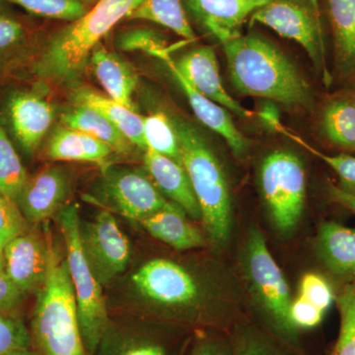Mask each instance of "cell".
<instances>
[{"label": "cell", "mask_w": 355, "mask_h": 355, "mask_svg": "<svg viewBox=\"0 0 355 355\" xmlns=\"http://www.w3.org/2000/svg\"><path fill=\"white\" fill-rule=\"evenodd\" d=\"M30 333L39 355H88L67 259L58 254L51 238L48 275L36 291Z\"/></svg>", "instance_id": "7a4b0ae2"}, {"label": "cell", "mask_w": 355, "mask_h": 355, "mask_svg": "<svg viewBox=\"0 0 355 355\" xmlns=\"http://www.w3.org/2000/svg\"><path fill=\"white\" fill-rule=\"evenodd\" d=\"M79 234L84 256L102 286L125 270L130 244L111 211L102 209L94 220L80 221Z\"/></svg>", "instance_id": "30bf717a"}, {"label": "cell", "mask_w": 355, "mask_h": 355, "mask_svg": "<svg viewBox=\"0 0 355 355\" xmlns=\"http://www.w3.org/2000/svg\"><path fill=\"white\" fill-rule=\"evenodd\" d=\"M231 345L232 355H282L263 336L250 330L240 333Z\"/></svg>", "instance_id": "ab89813d"}, {"label": "cell", "mask_w": 355, "mask_h": 355, "mask_svg": "<svg viewBox=\"0 0 355 355\" xmlns=\"http://www.w3.org/2000/svg\"><path fill=\"white\" fill-rule=\"evenodd\" d=\"M309 2L311 7H312L313 10H314L315 14L320 18V4L319 0H308Z\"/></svg>", "instance_id": "f6af8a7d"}, {"label": "cell", "mask_w": 355, "mask_h": 355, "mask_svg": "<svg viewBox=\"0 0 355 355\" xmlns=\"http://www.w3.org/2000/svg\"><path fill=\"white\" fill-rule=\"evenodd\" d=\"M2 250H3V248H2L1 245H0V253H1Z\"/></svg>", "instance_id": "c3c4849f"}, {"label": "cell", "mask_w": 355, "mask_h": 355, "mask_svg": "<svg viewBox=\"0 0 355 355\" xmlns=\"http://www.w3.org/2000/svg\"><path fill=\"white\" fill-rule=\"evenodd\" d=\"M181 162L190 178L205 228L217 245L225 244L231 228V200L225 174L216 154L191 123L173 120Z\"/></svg>", "instance_id": "277c9868"}, {"label": "cell", "mask_w": 355, "mask_h": 355, "mask_svg": "<svg viewBox=\"0 0 355 355\" xmlns=\"http://www.w3.org/2000/svg\"><path fill=\"white\" fill-rule=\"evenodd\" d=\"M144 132L147 148L181 163L179 139L173 119L163 112L144 118Z\"/></svg>", "instance_id": "83f0119b"}, {"label": "cell", "mask_w": 355, "mask_h": 355, "mask_svg": "<svg viewBox=\"0 0 355 355\" xmlns=\"http://www.w3.org/2000/svg\"><path fill=\"white\" fill-rule=\"evenodd\" d=\"M144 0H98L83 16L58 32L35 62V73L64 83L78 76L100 44L120 21L128 18Z\"/></svg>", "instance_id": "3957f363"}, {"label": "cell", "mask_w": 355, "mask_h": 355, "mask_svg": "<svg viewBox=\"0 0 355 355\" xmlns=\"http://www.w3.org/2000/svg\"><path fill=\"white\" fill-rule=\"evenodd\" d=\"M336 55L347 71L355 69V0H328Z\"/></svg>", "instance_id": "484cf974"}, {"label": "cell", "mask_w": 355, "mask_h": 355, "mask_svg": "<svg viewBox=\"0 0 355 355\" xmlns=\"http://www.w3.org/2000/svg\"><path fill=\"white\" fill-rule=\"evenodd\" d=\"M22 7L41 17L76 21L87 12L81 0H0Z\"/></svg>", "instance_id": "1f68e13d"}, {"label": "cell", "mask_w": 355, "mask_h": 355, "mask_svg": "<svg viewBox=\"0 0 355 355\" xmlns=\"http://www.w3.org/2000/svg\"><path fill=\"white\" fill-rule=\"evenodd\" d=\"M263 198L273 223L284 234L296 227L304 209V167L295 154L277 150L268 154L261 169Z\"/></svg>", "instance_id": "8992f818"}, {"label": "cell", "mask_w": 355, "mask_h": 355, "mask_svg": "<svg viewBox=\"0 0 355 355\" xmlns=\"http://www.w3.org/2000/svg\"><path fill=\"white\" fill-rule=\"evenodd\" d=\"M88 198L104 209L137 222L161 210L178 207L163 197L150 177L144 172L114 166L102 169L96 195Z\"/></svg>", "instance_id": "52a82bcc"}, {"label": "cell", "mask_w": 355, "mask_h": 355, "mask_svg": "<svg viewBox=\"0 0 355 355\" xmlns=\"http://www.w3.org/2000/svg\"><path fill=\"white\" fill-rule=\"evenodd\" d=\"M191 355H232V345L222 340H203L195 347Z\"/></svg>", "instance_id": "b9f144b4"}, {"label": "cell", "mask_w": 355, "mask_h": 355, "mask_svg": "<svg viewBox=\"0 0 355 355\" xmlns=\"http://www.w3.org/2000/svg\"><path fill=\"white\" fill-rule=\"evenodd\" d=\"M252 24L265 25L279 36L300 44L318 70L323 71L324 81H331L326 67L321 21L309 2L303 0H273L257 9L251 17Z\"/></svg>", "instance_id": "9c48e42d"}, {"label": "cell", "mask_w": 355, "mask_h": 355, "mask_svg": "<svg viewBox=\"0 0 355 355\" xmlns=\"http://www.w3.org/2000/svg\"><path fill=\"white\" fill-rule=\"evenodd\" d=\"M144 165L149 177L161 193L193 219L202 218V211L193 193L190 178L181 163L147 148Z\"/></svg>", "instance_id": "e0dca14e"}, {"label": "cell", "mask_w": 355, "mask_h": 355, "mask_svg": "<svg viewBox=\"0 0 355 355\" xmlns=\"http://www.w3.org/2000/svg\"><path fill=\"white\" fill-rule=\"evenodd\" d=\"M340 333L330 355H355V284L349 282L338 297Z\"/></svg>", "instance_id": "4dcf8cb0"}, {"label": "cell", "mask_w": 355, "mask_h": 355, "mask_svg": "<svg viewBox=\"0 0 355 355\" xmlns=\"http://www.w3.org/2000/svg\"><path fill=\"white\" fill-rule=\"evenodd\" d=\"M321 127L334 146L355 153V94L331 99L323 110Z\"/></svg>", "instance_id": "d4e9b609"}, {"label": "cell", "mask_w": 355, "mask_h": 355, "mask_svg": "<svg viewBox=\"0 0 355 355\" xmlns=\"http://www.w3.org/2000/svg\"><path fill=\"white\" fill-rule=\"evenodd\" d=\"M67 249L70 279L76 293L77 316L88 355H94L109 329L108 312L99 284L84 256L79 234L78 207L67 205L57 216Z\"/></svg>", "instance_id": "5b68a950"}, {"label": "cell", "mask_w": 355, "mask_h": 355, "mask_svg": "<svg viewBox=\"0 0 355 355\" xmlns=\"http://www.w3.org/2000/svg\"><path fill=\"white\" fill-rule=\"evenodd\" d=\"M97 350L98 355H166L164 347L157 343L132 336L110 338L107 334L103 336Z\"/></svg>", "instance_id": "d6a6232c"}, {"label": "cell", "mask_w": 355, "mask_h": 355, "mask_svg": "<svg viewBox=\"0 0 355 355\" xmlns=\"http://www.w3.org/2000/svg\"><path fill=\"white\" fill-rule=\"evenodd\" d=\"M3 355H39L37 354L36 350H33L32 349H17L13 350V352H7V354Z\"/></svg>", "instance_id": "ee69618b"}, {"label": "cell", "mask_w": 355, "mask_h": 355, "mask_svg": "<svg viewBox=\"0 0 355 355\" xmlns=\"http://www.w3.org/2000/svg\"><path fill=\"white\" fill-rule=\"evenodd\" d=\"M28 178L19 155L0 121V191L16 202Z\"/></svg>", "instance_id": "f1b7e54d"}, {"label": "cell", "mask_w": 355, "mask_h": 355, "mask_svg": "<svg viewBox=\"0 0 355 355\" xmlns=\"http://www.w3.org/2000/svg\"><path fill=\"white\" fill-rule=\"evenodd\" d=\"M51 234L25 231L3 248L4 266L11 282L23 294L36 292L44 284L50 263Z\"/></svg>", "instance_id": "8fae6325"}, {"label": "cell", "mask_w": 355, "mask_h": 355, "mask_svg": "<svg viewBox=\"0 0 355 355\" xmlns=\"http://www.w3.org/2000/svg\"><path fill=\"white\" fill-rule=\"evenodd\" d=\"M324 313L305 298L299 297L292 302L289 317L296 335L300 330L315 328L323 320Z\"/></svg>", "instance_id": "f35d334b"}, {"label": "cell", "mask_w": 355, "mask_h": 355, "mask_svg": "<svg viewBox=\"0 0 355 355\" xmlns=\"http://www.w3.org/2000/svg\"><path fill=\"white\" fill-rule=\"evenodd\" d=\"M317 244L320 257L330 272L349 282L355 280V228L335 221L324 222Z\"/></svg>", "instance_id": "ffe728a7"}, {"label": "cell", "mask_w": 355, "mask_h": 355, "mask_svg": "<svg viewBox=\"0 0 355 355\" xmlns=\"http://www.w3.org/2000/svg\"><path fill=\"white\" fill-rule=\"evenodd\" d=\"M247 263L254 291L265 308L272 330L284 342H297L289 317L291 298L286 277L266 247L260 231L253 229L247 243Z\"/></svg>", "instance_id": "ba28073f"}, {"label": "cell", "mask_w": 355, "mask_h": 355, "mask_svg": "<svg viewBox=\"0 0 355 355\" xmlns=\"http://www.w3.org/2000/svg\"><path fill=\"white\" fill-rule=\"evenodd\" d=\"M151 55L163 60L167 65L177 83L183 89L184 95L188 98L191 109L198 120L202 121L205 127L223 137L235 156H244L248 149L246 137L236 127L228 110L196 90L178 71L175 67L174 60L170 58L167 50L155 51Z\"/></svg>", "instance_id": "2e32d148"}, {"label": "cell", "mask_w": 355, "mask_h": 355, "mask_svg": "<svg viewBox=\"0 0 355 355\" xmlns=\"http://www.w3.org/2000/svg\"><path fill=\"white\" fill-rule=\"evenodd\" d=\"M222 46L231 83L238 92L292 108L312 106L309 84L275 44L256 35L240 34Z\"/></svg>", "instance_id": "6da1fadb"}, {"label": "cell", "mask_w": 355, "mask_h": 355, "mask_svg": "<svg viewBox=\"0 0 355 355\" xmlns=\"http://www.w3.org/2000/svg\"><path fill=\"white\" fill-rule=\"evenodd\" d=\"M29 229L17 203L0 191V245L4 248L16 236Z\"/></svg>", "instance_id": "d590c367"}, {"label": "cell", "mask_w": 355, "mask_h": 355, "mask_svg": "<svg viewBox=\"0 0 355 355\" xmlns=\"http://www.w3.org/2000/svg\"><path fill=\"white\" fill-rule=\"evenodd\" d=\"M174 64L182 76L205 97L241 119L254 116L253 112L244 108L224 88L219 73L218 60L211 46L193 49L174 62Z\"/></svg>", "instance_id": "9a60e30c"}, {"label": "cell", "mask_w": 355, "mask_h": 355, "mask_svg": "<svg viewBox=\"0 0 355 355\" xmlns=\"http://www.w3.org/2000/svg\"><path fill=\"white\" fill-rule=\"evenodd\" d=\"M128 19L151 21L168 28L187 41L196 40L182 0H144Z\"/></svg>", "instance_id": "4316f807"}, {"label": "cell", "mask_w": 355, "mask_h": 355, "mask_svg": "<svg viewBox=\"0 0 355 355\" xmlns=\"http://www.w3.org/2000/svg\"><path fill=\"white\" fill-rule=\"evenodd\" d=\"M354 282V284H355V280H354V282Z\"/></svg>", "instance_id": "681fc988"}, {"label": "cell", "mask_w": 355, "mask_h": 355, "mask_svg": "<svg viewBox=\"0 0 355 355\" xmlns=\"http://www.w3.org/2000/svg\"><path fill=\"white\" fill-rule=\"evenodd\" d=\"M149 234L174 249L191 250L202 246L200 231L187 221L181 207L161 210L139 221Z\"/></svg>", "instance_id": "603a6c76"}, {"label": "cell", "mask_w": 355, "mask_h": 355, "mask_svg": "<svg viewBox=\"0 0 355 355\" xmlns=\"http://www.w3.org/2000/svg\"><path fill=\"white\" fill-rule=\"evenodd\" d=\"M73 103L89 107L102 114L121 130L132 146L146 150L144 132V116L90 88H80L73 94Z\"/></svg>", "instance_id": "7402d4cb"}, {"label": "cell", "mask_w": 355, "mask_h": 355, "mask_svg": "<svg viewBox=\"0 0 355 355\" xmlns=\"http://www.w3.org/2000/svg\"><path fill=\"white\" fill-rule=\"evenodd\" d=\"M81 1H83V3L85 4V2L86 3H93V2H97L98 0H81Z\"/></svg>", "instance_id": "7dc6e473"}, {"label": "cell", "mask_w": 355, "mask_h": 355, "mask_svg": "<svg viewBox=\"0 0 355 355\" xmlns=\"http://www.w3.org/2000/svg\"><path fill=\"white\" fill-rule=\"evenodd\" d=\"M27 38V30L20 20L0 13V69L13 53L19 50Z\"/></svg>", "instance_id": "8d00e7d4"}, {"label": "cell", "mask_w": 355, "mask_h": 355, "mask_svg": "<svg viewBox=\"0 0 355 355\" xmlns=\"http://www.w3.org/2000/svg\"><path fill=\"white\" fill-rule=\"evenodd\" d=\"M64 127L91 135L111 147L114 153L128 154L132 144L119 128L99 112L86 106L76 105L62 116Z\"/></svg>", "instance_id": "cb8c5ba5"}, {"label": "cell", "mask_w": 355, "mask_h": 355, "mask_svg": "<svg viewBox=\"0 0 355 355\" xmlns=\"http://www.w3.org/2000/svg\"><path fill=\"white\" fill-rule=\"evenodd\" d=\"M113 149L86 133L67 127L58 128L46 146V156L55 161L90 162L107 167Z\"/></svg>", "instance_id": "44dd1931"}, {"label": "cell", "mask_w": 355, "mask_h": 355, "mask_svg": "<svg viewBox=\"0 0 355 355\" xmlns=\"http://www.w3.org/2000/svg\"><path fill=\"white\" fill-rule=\"evenodd\" d=\"M328 193L333 202L338 203L355 214V197L347 195L345 191L340 190L336 184H328Z\"/></svg>", "instance_id": "7bdbcfd3"}, {"label": "cell", "mask_w": 355, "mask_h": 355, "mask_svg": "<svg viewBox=\"0 0 355 355\" xmlns=\"http://www.w3.org/2000/svg\"><path fill=\"white\" fill-rule=\"evenodd\" d=\"M196 19L220 43L241 34L243 23L257 10L251 0H186Z\"/></svg>", "instance_id": "ac0fdd59"}, {"label": "cell", "mask_w": 355, "mask_h": 355, "mask_svg": "<svg viewBox=\"0 0 355 355\" xmlns=\"http://www.w3.org/2000/svg\"><path fill=\"white\" fill-rule=\"evenodd\" d=\"M132 282L144 297L162 305L190 304L198 294L190 273L164 259L147 261L132 275Z\"/></svg>", "instance_id": "7c38bea8"}, {"label": "cell", "mask_w": 355, "mask_h": 355, "mask_svg": "<svg viewBox=\"0 0 355 355\" xmlns=\"http://www.w3.org/2000/svg\"><path fill=\"white\" fill-rule=\"evenodd\" d=\"M69 193V175L60 168H46L28 178L16 203L28 223L38 224L58 214Z\"/></svg>", "instance_id": "5bb4252c"}, {"label": "cell", "mask_w": 355, "mask_h": 355, "mask_svg": "<svg viewBox=\"0 0 355 355\" xmlns=\"http://www.w3.org/2000/svg\"><path fill=\"white\" fill-rule=\"evenodd\" d=\"M6 113L11 132L26 153H35L49 132L55 110L35 91L13 92L6 101Z\"/></svg>", "instance_id": "4fadbf2b"}, {"label": "cell", "mask_w": 355, "mask_h": 355, "mask_svg": "<svg viewBox=\"0 0 355 355\" xmlns=\"http://www.w3.org/2000/svg\"><path fill=\"white\" fill-rule=\"evenodd\" d=\"M3 251V250H2ZM24 294L9 279L4 266L3 252L0 253V312L12 313L17 309Z\"/></svg>", "instance_id": "60d3db41"}, {"label": "cell", "mask_w": 355, "mask_h": 355, "mask_svg": "<svg viewBox=\"0 0 355 355\" xmlns=\"http://www.w3.org/2000/svg\"><path fill=\"white\" fill-rule=\"evenodd\" d=\"M251 1L256 6L257 9H259L266 6V4L270 3L273 0H251Z\"/></svg>", "instance_id": "bcb514c9"}, {"label": "cell", "mask_w": 355, "mask_h": 355, "mask_svg": "<svg viewBox=\"0 0 355 355\" xmlns=\"http://www.w3.org/2000/svg\"><path fill=\"white\" fill-rule=\"evenodd\" d=\"M301 297L326 312L335 300L333 289L324 277L316 273L304 275L300 284Z\"/></svg>", "instance_id": "74e56055"}, {"label": "cell", "mask_w": 355, "mask_h": 355, "mask_svg": "<svg viewBox=\"0 0 355 355\" xmlns=\"http://www.w3.org/2000/svg\"><path fill=\"white\" fill-rule=\"evenodd\" d=\"M118 46L121 51H142L150 55L168 48L167 41L161 33L146 27L133 28L121 33L118 38Z\"/></svg>", "instance_id": "e575fe53"}, {"label": "cell", "mask_w": 355, "mask_h": 355, "mask_svg": "<svg viewBox=\"0 0 355 355\" xmlns=\"http://www.w3.org/2000/svg\"><path fill=\"white\" fill-rule=\"evenodd\" d=\"M31 333L12 313L0 312V355L13 350L32 349Z\"/></svg>", "instance_id": "836d02e7"}, {"label": "cell", "mask_w": 355, "mask_h": 355, "mask_svg": "<svg viewBox=\"0 0 355 355\" xmlns=\"http://www.w3.org/2000/svg\"><path fill=\"white\" fill-rule=\"evenodd\" d=\"M270 125H273L279 132L287 135L289 139L297 142L298 144L307 149L309 153L314 154L316 157L321 159L327 165L330 166L331 169L338 175V188L345 191L347 195L355 197V157L349 154H338V155H327L318 151L314 147L305 142V140L301 137H296L295 135L289 132L282 127L277 120L270 121Z\"/></svg>", "instance_id": "f546056e"}, {"label": "cell", "mask_w": 355, "mask_h": 355, "mask_svg": "<svg viewBox=\"0 0 355 355\" xmlns=\"http://www.w3.org/2000/svg\"><path fill=\"white\" fill-rule=\"evenodd\" d=\"M89 60L98 81L108 97L135 111L132 95L139 83V77L132 65L105 49L101 44L95 46Z\"/></svg>", "instance_id": "d6986e66"}]
</instances>
